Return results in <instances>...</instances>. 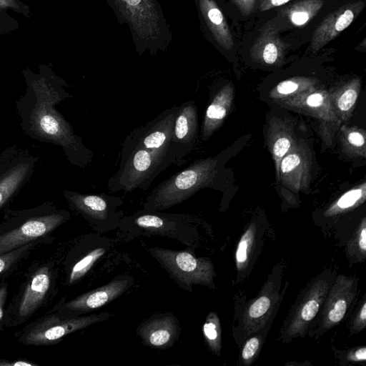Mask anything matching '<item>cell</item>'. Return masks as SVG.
<instances>
[{
	"label": "cell",
	"instance_id": "6da1fadb",
	"mask_svg": "<svg viewBox=\"0 0 366 366\" xmlns=\"http://www.w3.org/2000/svg\"><path fill=\"white\" fill-rule=\"evenodd\" d=\"M24 74L26 91L16 103L21 130L32 139L60 147L70 164L85 168L94 153L56 109V105L72 97L64 89L66 81L46 67L38 74Z\"/></svg>",
	"mask_w": 366,
	"mask_h": 366
},
{
	"label": "cell",
	"instance_id": "7a4b0ae2",
	"mask_svg": "<svg viewBox=\"0 0 366 366\" xmlns=\"http://www.w3.org/2000/svg\"><path fill=\"white\" fill-rule=\"evenodd\" d=\"M119 24L129 30L139 56L165 51L172 34L158 0H106Z\"/></svg>",
	"mask_w": 366,
	"mask_h": 366
},
{
	"label": "cell",
	"instance_id": "3957f363",
	"mask_svg": "<svg viewBox=\"0 0 366 366\" xmlns=\"http://www.w3.org/2000/svg\"><path fill=\"white\" fill-rule=\"evenodd\" d=\"M219 166L218 157L192 162L154 187L144 202V210L156 212L169 209L199 190L214 187L219 177Z\"/></svg>",
	"mask_w": 366,
	"mask_h": 366
},
{
	"label": "cell",
	"instance_id": "277c9868",
	"mask_svg": "<svg viewBox=\"0 0 366 366\" xmlns=\"http://www.w3.org/2000/svg\"><path fill=\"white\" fill-rule=\"evenodd\" d=\"M171 164L174 162L167 156L124 142L119 169L109 179L107 189L113 193L147 189L154 179Z\"/></svg>",
	"mask_w": 366,
	"mask_h": 366
},
{
	"label": "cell",
	"instance_id": "5b68a950",
	"mask_svg": "<svg viewBox=\"0 0 366 366\" xmlns=\"http://www.w3.org/2000/svg\"><path fill=\"white\" fill-rule=\"evenodd\" d=\"M148 251L169 277L183 289L191 292L193 285H211L214 271L208 259L197 258L187 250L152 247Z\"/></svg>",
	"mask_w": 366,
	"mask_h": 366
},
{
	"label": "cell",
	"instance_id": "8992f818",
	"mask_svg": "<svg viewBox=\"0 0 366 366\" xmlns=\"http://www.w3.org/2000/svg\"><path fill=\"white\" fill-rule=\"evenodd\" d=\"M69 213L56 209L51 203L25 211L21 224L0 235V254L22 247L51 232L69 218Z\"/></svg>",
	"mask_w": 366,
	"mask_h": 366
},
{
	"label": "cell",
	"instance_id": "52a82bcc",
	"mask_svg": "<svg viewBox=\"0 0 366 366\" xmlns=\"http://www.w3.org/2000/svg\"><path fill=\"white\" fill-rule=\"evenodd\" d=\"M64 198L69 207L80 214L94 228L99 232L113 229L124 215L119 207L124 201L118 197L101 194H84L65 189Z\"/></svg>",
	"mask_w": 366,
	"mask_h": 366
},
{
	"label": "cell",
	"instance_id": "ba28073f",
	"mask_svg": "<svg viewBox=\"0 0 366 366\" xmlns=\"http://www.w3.org/2000/svg\"><path fill=\"white\" fill-rule=\"evenodd\" d=\"M193 218L184 214H164L159 211L139 210L122 217L118 227L127 232H140L142 234H158L178 239L189 245L186 234L192 230Z\"/></svg>",
	"mask_w": 366,
	"mask_h": 366
},
{
	"label": "cell",
	"instance_id": "9c48e42d",
	"mask_svg": "<svg viewBox=\"0 0 366 366\" xmlns=\"http://www.w3.org/2000/svg\"><path fill=\"white\" fill-rule=\"evenodd\" d=\"M38 160L37 155L14 144L0 154V209L29 182Z\"/></svg>",
	"mask_w": 366,
	"mask_h": 366
},
{
	"label": "cell",
	"instance_id": "30bf717a",
	"mask_svg": "<svg viewBox=\"0 0 366 366\" xmlns=\"http://www.w3.org/2000/svg\"><path fill=\"white\" fill-rule=\"evenodd\" d=\"M179 106H172L144 126L133 129L124 142L176 160L169 150L174 122Z\"/></svg>",
	"mask_w": 366,
	"mask_h": 366
},
{
	"label": "cell",
	"instance_id": "8fae6325",
	"mask_svg": "<svg viewBox=\"0 0 366 366\" xmlns=\"http://www.w3.org/2000/svg\"><path fill=\"white\" fill-rule=\"evenodd\" d=\"M110 316L108 312H102L64 319L50 317L31 328L25 335L24 342L34 345L52 344L69 334L107 320Z\"/></svg>",
	"mask_w": 366,
	"mask_h": 366
},
{
	"label": "cell",
	"instance_id": "7c38bea8",
	"mask_svg": "<svg viewBox=\"0 0 366 366\" xmlns=\"http://www.w3.org/2000/svg\"><path fill=\"white\" fill-rule=\"evenodd\" d=\"M312 153L303 140H297L282 159L278 182L294 192L307 191L311 180Z\"/></svg>",
	"mask_w": 366,
	"mask_h": 366
},
{
	"label": "cell",
	"instance_id": "4fadbf2b",
	"mask_svg": "<svg viewBox=\"0 0 366 366\" xmlns=\"http://www.w3.org/2000/svg\"><path fill=\"white\" fill-rule=\"evenodd\" d=\"M197 137V109L194 102L190 100L179 106L174 122L169 150L177 165L182 164V159L192 151Z\"/></svg>",
	"mask_w": 366,
	"mask_h": 366
},
{
	"label": "cell",
	"instance_id": "5bb4252c",
	"mask_svg": "<svg viewBox=\"0 0 366 366\" xmlns=\"http://www.w3.org/2000/svg\"><path fill=\"white\" fill-rule=\"evenodd\" d=\"M133 282L132 277L119 275L107 285L67 302L65 309L71 312L72 317L88 313L121 296L131 287Z\"/></svg>",
	"mask_w": 366,
	"mask_h": 366
},
{
	"label": "cell",
	"instance_id": "9a60e30c",
	"mask_svg": "<svg viewBox=\"0 0 366 366\" xmlns=\"http://www.w3.org/2000/svg\"><path fill=\"white\" fill-rule=\"evenodd\" d=\"M362 1L345 4L328 14L316 28L311 39V49L318 51L347 29L362 12Z\"/></svg>",
	"mask_w": 366,
	"mask_h": 366
},
{
	"label": "cell",
	"instance_id": "2e32d148",
	"mask_svg": "<svg viewBox=\"0 0 366 366\" xmlns=\"http://www.w3.org/2000/svg\"><path fill=\"white\" fill-rule=\"evenodd\" d=\"M281 100L287 107L317 118L320 123L325 124L326 128L332 124L337 126L340 123L330 96L324 89L315 87Z\"/></svg>",
	"mask_w": 366,
	"mask_h": 366
},
{
	"label": "cell",
	"instance_id": "e0dca14e",
	"mask_svg": "<svg viewBox=\"0 0 366 366\" xmlns=\"http://www.w3.org/2000/svg\"><path fill=\"white\" fill-rule=\"evenodd\" d=\"M180 326L170 312L158 313L144 321L137 330L143 344L155 349L171 347L179 337Z\"/></svg>",
	"mask_w": 366,
	"mask_h": 366
},
{
	"label": "cell",
	"instance_id": "ac0fdd59",
	"mask_svg": "<svg viewBox=\"0 0 366 366\" xmlns=\"http://www.w3.org/2000/svg\"><path fill=\"white\" fill-rule=\"evenodd\" d=\"M199 19L215 42L230 51L234 41L224 14L214 0H194Z\"/></svg>",
	"mask_w": 366,
	"mask_h": 366
},
{
	"label": "cell",
	"instance_id": "d6986e66",
	"mask_svg": "<svg viewBox=\"0 0 366 366\" xmlns=\"http://www.w3.org/2000/svg\"><path fill=\"white\" fill-rule=\"evenodd\" d=\"M328 288L329 284L323 280H318L312 285L296 309L287 332L292 336L302 332L316 316Z\"/></svg>",
	"mask_w": 366,
	"mask_h": 366
},
{
	"label": "cell",
	"instance_id": "ffe728a7",
	"mask_svg": "<svg viewBox=\"0 0 366 366\" xmlns=\"http://www.w3.org/2000/svg\"><path fill=\"white\" fill-rule=\"evenodd\" d=\"M286 45L280 39L278 31L272 26L262 28L254 41L251 49V58L265 65L280 64L285 57Z\"/></svg>",
	"mask_w": 366,
	"mask_h": 366
},
{
	"label": "cell",
	"instance_id": "44dd1931",
	"mask_svg": "<svg viewBox=\"0 0 366 366\" xmlns=\"http://www.w3.org/2000/svg\"><path fill=\"white\" fill-rule=\"evenodd\" d=\"M267 138L268 148L274 162L276 180L278 182L280 162L297 141L292 123L287 119L273 118L269 124Z\"/></svg>",
	"mask_w": 366,
	"mask_h": 366
},
{
	"label": "cell",
	"instance_id": "7402d4cb",
	"mask_svg": "<svg viewBox=\"0 0 366 366\" xmlns=\"http://www.w3.org/2000/svg\"><path fill=\"white\" fill-rule=\"evenodd\" d=\"M352 282L340 277L328 295L323 311V324L329 329L344 317L353 296Z\"/></svg>",
	"mask_w": 366,
	"mask_h": 366
},
{
	"label": "cell",
	"instance_id": "603a6c76",
	"mask_svg": "<svg viewBox=\"0 0 366 366\" xmlns=\"http://www.w3.org/2000/svg\"><path fill=\"white\" fill-rule=\"evenodd\" d=\"M234 98V88L231 84L222 87L208 105L201 128V139L208 140L221 126L227 115Z\"/></svg>",
	"mask_w": 366,
	"mask_h": 366
},
{
	"label": "cell",
	"instance_id": "cb8c5ba5",
	"mask_svg": "<svg viewBox=\"0 0 366 366\" xmlns=\"http://www.w3.org/2000/svg\"><path fill=\"white\" fill-rule=\"evenodd\" d=\"M51 283V274L47 268H41L28 284L19 306V315H31L41 303Z\"/></svg>",
	"mask_w": 366,
	"mask_h": 366
},
{
	"label": "cell",
	"instance_id": "d4e9b609",
	"mask_svg": "<svg viewBox=\"0 0 366 366\" xmlns=\"http://www.w3.org/2000/svg\"><path fill=\"white\" fill-rule=\"evenodd\" d=\"M361 86L360 79H353L330 97L335 113L339 119H347L357 102Z\"/></svg>",
	"mask_w": 366,
	"mask_h": 366
},
{
	"label": "cell",
	"instance_id": "484cf974",
	"mask_svg": "<svg viewBox=\"0 0 366 366\" xmlns=\"http://www.w3.org/2000/svg\"><path fill=\"white\" fill-rule=\"evenodd\" d=\"M324 0H300L289 5L283 13L295 26L308 23L322 9Z\"/></svg>",
	"mask_w": 366,
	"mask_h": 366
},
{
	"label": "cell",
	"instance_id": "4316f807",
	"mask_svg": "<svg viewBox=\"0 0 366 366\" xmlns=\"http://www.w3.org/2000/svg\"><path fill=\"white\" fill-rule=\"evenodd\" d=\"M317 84V80L313 78L293 77L280 81L271 91L269 95L274 99H283L315 88Z\"/></svg>",
	"mask_w": 366,
	"mask_h": 366
},
{
	"label": "cell",
	"instance_id": "83f0119b",
	"mask_svg": "<svg viewBox=\"0 0 366 366\" xmlns=\"http://www.w3.org/2000/svg\"><path fill=\"white\" fill-rule=\"evenodd\" d=\"M341 141L345 152L352 155L365 157V133L356 127L341 128Z\"/></svg>",
	"mask_w": 366,
	"mask_h": 366
},
{
	"label": "cell",
	"instance_id": "f1b7e54d",
	"mask_svg": "<svg viewBox=\"0 0 366 366\" xmlns=\"http://www.w3.org/2000/svg\"><path fill=\"white\" fill-rule=\"evenodd\" d=\"M366 195V183L362 184L345 192L327 211L328 214H335L352 208L364 202Z\"/></svg>",
	"mask_w": 366,
	"mask_h": 366
},
{
	"label": "cell",
	"instance_id": "f546056e",
	"mask_svg": "<svg viewBox=\"0 0 366 366\" xmlns=\"http://www.w3.org/2000/svg\"><path fill=\"white\" fill-rule=\"evenodd\" d=\"M106 252L104 247H97L87 253L72 267L69 282L73 284L81 279Z\"/></svg>",
	"mask_w": 366,
	"mask_h": 366
},
{
	"label": "cell",
	"instance_id": "4dcf8cb0",
	"mask_svg": "<svg viewBox=\"0 0 366 366\" xmlns=\"http://www.w3.org/2000/svg\"><path fill=\"white\" fill-rule=\"evenodd\" d=\"M204 338L214 352H219L220 348V329L219 320L214 313H210L203 325Z\"/></svg>",
	"mask_w": 366,
	"mask_h": 366
},
{
	"label": "cell",
	"instance_id": "1f68e13d",
	"mask_svg": "<svg viewBox=\"0 0 366 366\" xmlns=\"http://www.w3.org/2000/svg\"><path fill=\"white\" fill-rule=\"evenodd\" d=\"M253 229L252 227L244 233L241 238L236 250V261L239 269L247 260L252 240L253 237Z\"/></svg>",
	"mask_w": 366,
	"mask_h": 366
},
{
	"label": "cell",
	"instance_id": "d6a6232c",
	"mask_svg": "<svg viewBox=\"0 0 366 366\" xmlns=\"http://www.w3.org/2000/svg\"><path fill=\"white\" fill-rule=\"evenodd\" d=\"M29 245H26L23 247H19L17 249H14L9 252L0 254V274L4 273L7 270L13 263L23 254L25 249L29 248Z\"/></svg>",
	"mask_w": 366,
	"mask_h": 366
},
{
	"label": "cell",
	"instance_id": "836d02e7",
	"mask_svg": "<svg viewBox=\"0 0 366 366\" xmlns=\"http://www.w3.org/2000/svg\"><path fill=\"white\" fill-rule=\"evenodd\" d=\"M270 305V300L267 297H260L250 306L249 316L252 318H258L264 315L269 309Z\"/></svg>",
	"mask_w": 366,
	"mask_h": 366
},
{
	"label": "cell",
	"instance_id": "e575fe53",
	"mask_svg": "<svg viewBox=\"0 0 366 366\" xmlns=\"http://www.w3.org/2000/svg\"><path fill=\"white\" fill-rule=\"evenodd\" d=\"M259 347V340L258 337H252L245 343L242 352V357L247 361L253 357Z\"/></svg>",
	"mask_w": 366,
	"mask_h": 366
},
{
	"label": "cell",
	"instance_id": "d590c367",
	"mask_svg": "<svg viewBox=\"0 0 366 366\" xmlns=\"http://www.w3.org/2000/svg\"><path fill=\"white\" fill-rule=\"evenodd\" d=\"M244 16L249 15L254 10L257 0H232Z\"/></svg>",
	"mask_w": 366,
	"mask_h": 366
},
{
	"label": "cell",
	"instance_id": "8d00e7d4",
	"mask_svg": "<svg viewBox=\"0 0 366 366\" xmlns=\"http://www.w3.org/2000/svg\"><path fill=\"white\" fill-rule=\"evenodd\" d=\"M291 0H259L258 5L261 11H264L274 7L282 6Z\"/></svg>",
	"mask_w": 366,
	"mask_h": 366
},
{
	"label": "cell",
	"instance_id": "74e56055",
	"mask_svg": "<svg viewBox=\"0 0 366 366\" xmlns=\"http://www.w3.org/2000/svg\"><path fill=\"white\" fill-rule=\"evenodd\" d=\"M0 9H12L24 11L22 4L17 0H0Z\"/></svg>",
	"mask_w": 366,
	"mask_h": 366
},
{
	"label": "cell",
	"instance_id": "f35d334b",
	"mask_svg": "<svg viewBox=\"0 0 366 366\" xmlns=\"http://www.w3.org/2000/svg\"><path fill=\"white\" fill-rule=\"evenodd\" d=\"M366 320V302H364L359 315L356 319L355 325L358 327V330H362L365 325Z\"/></svg>",
	"mask_w": 366,
	"mask_h": 366
},
{
	"label": "cell",
	"instance_id": "ab89813d",
	"mask_svg": "<svg viewBox=\"0 0 366 366\" xmlns=\"http://www.w3.org/2000/svg\"><path fill=\"white\" fill-rule=\"evenodd\" d=\"M358 246L360 250L365 254L366 251V227L365 219L363 220L362 229L360 232L358 239Z\"/></svg>",
	"mask_w": 366,
	"mask_h": 366
},
{
	"label": "cell",
	"instance_id": "60d3db41",
	"mask_svg": "<svg viewBox=\"0 0 366 366\" xmlns=\"http://www.w3.org/2000/svg\"><path fill=\"white\" fill-rule=\"evenodd\" d=\"M7 287L4 285L0 287V321L4 314V305L6 298Z\"/></svg>",
	"mask_w": 366,
	"mask_h": 366
},
{
	"label": "cell",
	"instance_id": "b9f144b4",
	"mask_svg": "<svg viewBox=\"0 0 366 366\" xmlns=\"http://www.w3.org/2000/svg\"><path fill=\"white\" fill-rule=\"evenodd\" d=\"M352 360L355 361H365L366 360V348L357 349L352 355Z\"/></svg>",
	"mask_w": 366,
	"mask_h": 366
},
{
	"label": "cell",
	"instance_id": "7bdbcfd3",
	"mask_svg": "<svg viewBox=\"0 0 366 366\" xmlns=\"http://www.w3.org/2000/svg\"><path fill=\"white\" fill-rule=\"evenodd\" d=\"M0 365H9V366H31V365H34V364L32 363H30V362H24V361H21V360H19V361H16L14 362H0Z\"/></svg>",
	"mask_w": 366,
	"mask_h": 366
}]
</instances>
